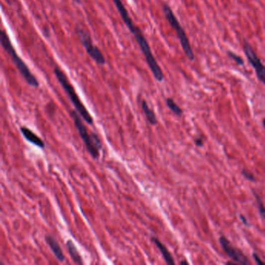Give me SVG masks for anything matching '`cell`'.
Returning <instances> with one entry per match:
<instances>
[{"mask_svg": "<svg viewBox=\"0 0 265 265\" xmlns=\"http://www.w3.org/2000/svg\"><path fill=\"white\" fill-rule=\"evenodd\" d=\"M255 197H256L257 202H258V209H259V212H260L261 215H262V217L265 219V206L263 205L262 200L259 198V196L258 194H255Z\"/></svg>", "mask_w": 265, "mask_h": 265, "instance_id": "obj_16", "label": "cell"}, {"mask_svg": "<svg viewBox=\"0 0 265 265\" xmlns=\"http://www.w3.org/2000/svg\"><path fill=\"white\" fill-rule=\"evenodd\" d=\"M253 257H254L255 262H256V263L258 264V265H265V262H262V261L261 260L260 258H259V256H258L257 254H255V253L253 254Z\"/></svg>", "mask_w": 265, "mask_h": 265, "instance_id": "obj_18", "label": "cell"}, {"mask_svg": "<svg viewBox=\"0 0 265 265\" xmlns=\"http://www.w3.org/2000/svg\"><path fill=\"white\" fill-rule=\"evenodd\" d=\"M45 241H46L49 248L52 250V253H53L56 259L59 262H62V263L64 262L66 257H65L64 253H63V250L61 248L60 245H59L56 239L52 237V236L48 235L45 237Z\"/></svg>", "mask_w": 265, "mask_h": 265, "instance_id": "obj_9", "label": "cell"}, {"mask_svg": "<svg viewBox=\"0 0 265 265\" xmlns=\"http://www.w3.org/2000/svg\"><path fill=\"white\" fill-rule=\"evenodd\" d=\"M240 219H241V220L243 221V223H244V224L248 225V220H247V219H246V218L244 217V215H240Z\"/></svg>", "mask_w": 265, "mask_h": 265, "instance_id": "obj_20", "label": "cell"}, {"mask_svg": "<svg viewBox=\"0 0 265 265\" xmlns=\"http://www.w3.org/2000/svg\"><path fill=\"white\" fill-rule=\"evenodd\" d=\"M72 1L77 4H81V1H80V0H72Z\"/></svg>", "mask_w": 265, "mask_h": 265, "instance_id": "obj_21", "label": "cell"}, {"mask_svg": "<svg viewBox=\"0 0 265 265\" xmlns=\"http://www.w3.org/2000/svg\"><path fill=\"white\" fill-rule=\"evenodd\" d=\"M75 32L80 40L81 45L84 47L89 57L94 61L96 64L104 66L106 59L100 49L97 48L92 41V38L89 31L81 25H77Z\"/></svg>", "mask_w": 265, "mask_h": 265, "instance_id": "obj_6", "label": "cell"}, {"mask_svg": "<svg viewBox=\"0 0 265 265\" xmlns=\"http://www.w3.org/2000/svg\"><path fill=\"white\" fill-rule=\"evenodd\" d=\"M0 43L4 51L9 55L11 60L26 83L32 88H38L39 87L38 79L36 78L32 72L30 71L25 62L16 53V49L11 42L10 38L5 30H2L0 32Z\"/></svg>", "mask_w": 265, "mask_h": 265, "instance_id": "obj_2", "label": "cell"}, {"mask_svg": "<svg viewBox=\"0 0 265 265\" xmlns=\"http://www.w3.org/2000/svg\"><path fill=\"white\" fill-rule=\"evenodd\" d=\"M151 240L154 243V244L157 246V248L160 250L166 263L168 264V265H175V260H174V258H173L172 255H171L170 251H168V248H166L165 245L162 244V242L157 237H152Z\"/></svg>", "mask_w": 265, "mask_h": 265, "instance_id": "obj_11", "label": "cell"}, {"mask_svg": "<svg viewBox=\"0 0 265 265\" xmlns=\"http://www.w3.org/2000/svg\"><path fill=\"white\" fill-rule=\"evenodd\" d=\"M115 5L116 9L118 11L123 22L126 25L127 28L129 30L130 33L135 38V41L137 42L141 52L144 55L145 59L147 63L148 66L150 68V71L153 73V77L158 82H162L164 80V73H163L161 68L159 66L157 59L154 57L150 44L148 42L146 38H145L143 31L141 30L138 26L135 25V23L132 21V18L129 16L126 7L123 3L121 0H112Z\"/></svg>", "mask_w": 265, "mask_h": 265, "instance_id": "obj_1", "label": "cell"}, {"mask_svg": "<svg viewBox=\"0 0 265 265\" xmlns=\"http://www.w3.org/2000/svg\"><path fill=\"white\" fill-rule=\"evenodd\" d=\"M66 247H67L68 251L70 254V257L73 259L74 263L77 265H84V261H83L82 257L80 255L75 244L73 243V240H68L66 242Z\"/></svg>", "mask_w": 265, "mask_h": 265, "instance_id": "obj_12", "label": "cell"}, {"mask_svg": "<svg viewBox=\"0 0 265 265\" xmlns=\"http://www.w3.org/2000/svg\"><path fill=\"white\" fill-rule=\"evenodd\" d=\"M219 243H220L223 251H225L227 256L231 258L233 262H235L237 264H240V265H250L249 260L248 258L244 255V253L240 250L234 248L230 244V241L227 240V238L222 236L219 238Z\"/></svg>", "mask_w": 265, "mask_h": 265, "instance_id": "obj_8", "label": "cell"}, {"mask_svg": "<svg viewBox=\"0 0 265 265\" xmlns=\"http://www.w3.org/2000/svg\"><path fill=\"white\" fill-rule=\"evenodd\" d=\"M20 132L23 134V137L25 138L29 143H32L33 145L40 148V149H44L45 148V145L44 141L38 135H36L34 132L30 130L27 127H21L20 128Z\"/></svg>", "mask_w": 265, "mask_h": 265, "instance_id": "obj_10", "label": "cell"}, {"mask_svg": "<svg viewBox=\"0 0 265 265\" xmlns=\"http://www.w3.org/2000/svg\"><path fill=\"white\" fill-rule=\"evenodd\" d=\"M54 73H55V77L57 79L59 84L62 86V88L64 89L66 94L68 95L72 103H73V106L75 107L76 110L82 117L83 119L86 122L89 124V125H92L93 121V118L91 117L90 114H89L88 109L86 108L84 103L80 100L75 89L73 88V85L70 84V80H68L64 72L61 70L59 66H55L54 67Z\"/></svg>", "mask_w": 265, "mask_h": 265, "instance_id": "obj_3", "label": "cell"}, {"mask_svg": "<svg viewBox=\"0 0 265 265\" xmlns=\"http://www.w3.org/2000/svg\"><path fill=\"white\" fill-rule=\"evenodd\" d=\"M263 125H264V126H265V119H264V121H263Z\"/></svg>", "mask_w": 265, "mask_h": 265, "instance_id": "obj_23", "label": "cell"}, {"mask_svg": "<svg viewBox=\"0 0 265 265\" xmlns=\"http://www.w3.org/2000/svg\"><path fill=\"white\" fill-rule=\"evenodd\" d=\"M71 114L73 120H74V125H75L83 142L85 144L88 153L93 159L99 158V156H100L99 150H101L102 147L101 141H100V138L95 133H91L89 135L88 129L86 128L82 119H81L82 117L79 114L77 110L76 111L73 110Z\"/></svg>", "mask_w": 265, "mask_h": 265, "instance_id": "obj_4", "label": "cell"}, {"mask_svg": "<svg viewBox=\"0 0 265 265\" xmlns=\"http://www.w3.org/2000/svg\"><path fill=\"white\" fill-rule=\"evenodd\" d=\"M180 265H188V263L185 261H183V262H180Z\"/></svg>", "mask_w": 265, "mask_h": 265, "instance_id": "obj_22", "label": "cell"}, {"mask_svg": "<svg viewBox=\"0 0 265 265\" xmlns=\"http://www.w3.org/2000/svg\"><path fill=\"white\" fill-rule=\"evenodd\" d=\"M142 109H143V112L146 114V118H147L148 121L151 124V125H155L157 124V116H156L155 113L149 107L147 102L145 100H142Z\"/></svg>", "mask_w": 265, "mask_h": 265, "instance_id": "obj_13", "label": "cell"}, {"mask_svg": "<svg viewBox=\"0 0 265 265\" xmlns=\"http://www.w3.org/2000/svg\"><path fill=\"white\" fill-rule=\"evenodd\" d=\"M227 55H229V57L230 59H233L237 65L239 66H244V60L242 58L237 55V54L234 53V52H231V51H228Z\"/></svg>", "mask_w": 265, "mask_h": 265, "instance_id": "obj_15", "label": "cell"}, {"mask_svg": "<svg viewBox=\"0 0 265 265\" xmlns=\"http://www.w3.org/2000/svg\"><path fill=\"white\" fill-rule=\"evenodd\" d=\"M166 103L168 107L172 110L173 112L175 113L176 115L180 116L183 114V110L179 106L175 103V100H173L172 98H168L166 100Z\"/></svg>", "mask_w": 265, "mask_h": 265, "instance_id": "obj_14", "label": "cell"}, {"mask_svg": "<svg viewBox=\"0 0 265 265\" xmlns=\"http://www.w3.org/2000/svg\"><path fill=\"white\" fill-rule=\"evenodd\" d=\"M194 141H195L196 146H199V147H201V146H202L203 144H204V143H203L202 138H197V139H195V140Z\"/></svg>", "mask_w": 265, "mask_h": 265, "instance_id": "obj_19", "label": "cell"}, {"mask_svg": "<svg viewBox=\"0 0 265 265\" xmlns=\"http://www.w3.org/2000/svg\"><path fill=\"white\" fill-rule=\"evenodd\" d=\"M242 175H244L246 179H248V180H251V181H255V177L253 175L252 173L250 172V171L244 169L242 171Z\"/></svg>", "mask_w": 265, "mask_h": 265, "instance_id": "obj_17", "label": "cell"}, {"mask_svg": "<svg viewBox=\"0 0 265 265\" xmlns=\"http://www.w3.org/2000/svg\"><path fill=\"white\" fill-rule=\"evenodd\" d=\"M244 51L248 60L251 66L255 69L257 77L260 80L262 84L265 85V66H264L262 61L259 59L255 51L253 49L250 43L244 39Z\"/></svg>", "mask_w": 265, "mask_h": 265, "instance_id": "obj_7", "label": "cell"}, {"mask_svg": "<svg viewBox=\"0 0 265 265\" xmlns=\"http://www.w3.org/2000/svg\"><path fill=\"white\" fill-rule=\"evenodd\" d=\"M163 12H164V16H165L166 19L168 20L170 25L176 32L177 38L180 41L182 49H183V52L185 54L187 59L190 61L194 60V54L193 52L191 46H190L188 38L186 35L184 30H183L182 26L180 25V23H179L176 16H175V13H174L172 9L168 4L164 3L163 5Z\"/></svg>", "mask_w": 265, "mask_h": 265, "instance_id": "obj_5", "label": "cell"}]
</instances>
